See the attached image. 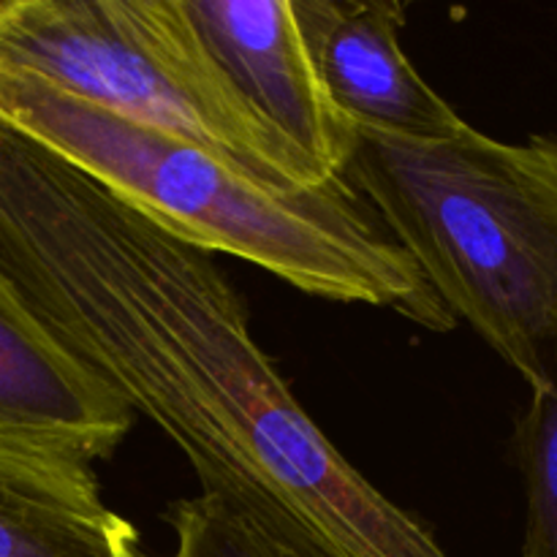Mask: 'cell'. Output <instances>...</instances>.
I'll list each match as a JSON object with an SVG mask.
<instances>
[{"mask_svg": "<svg viewBox=\"0 0 557 557\" xmlns=\"http://www.w3.org/2000/svg\"><path fill=\"white\" fill-rule=\"evenodd\" d=\"M0 261L52 335L188 457L201 495L326 557H451L299 406L212 253L3 123Z\"/></svg>", "mask_w": 557, "mask_h": 557, "instance_id": "6da1fadb", "label": "cell"}, {"mask_svg": "<svg viewBox=\"0 0 557 557\" xmlns=\"http://www.w3.org/2000/svg\"><path fill=\"white\" fill-rule=\"evenodd\" d=\"M0 123L207 253L248 261L313 297L392 310L422 330L457 326L411 256L343 177L315 188H270L196 141L131 123L16 71H0Z\"/></svg>", "mask_w": 557, "mask_h": 557, "instance_id": "7a4b0ae2", "label": "cell"}, {"mask_svg": "<svg viewBox=\"0 0 557 557\" xmlns=\"http://www.w3.org/2000/svg\"><path fill=\"white\" fill-rule=\"evenodd\" d=\"M444 308L531 392L557 379V134L520 145L462 125L444 139L357 128L337 174Z\"/></svg>", "mask_w": 557, "mask_h": 557, "instance_id": "3957f363", "label": "cell"}, {"mask_svg": "<svg viewBox=\"0 0 557 557\" xmlns=\"http://www.w3.org/2000/svg\"><path fill=\"white\" fill-rule=\"evenodd\" d=\"M0 71L196 141L270 188L332 180L234 90L183 0H0Z\"/></svg>", "mask_w": 557, "mask_h": 557, "instance_id": "277c9868", "label": "cell"}, {"mask_svg": "<svg viewBox=\"0 0 557 557\" xmlns=\"http://www.w3.org/2000/svg\"><path fill=\"white\" fill-rule=\"evenodd\" d=\"M136 413L74 357L0 261V473L76 506H107L96 462Z\"/></svg>", "mask_w": 557, "mask_h": 557, "instance_id": "5b68a950", "label": "cell"}, {"mask_svg": "<svg viewBox=\"0 0 557 557\" xmlns=\"http://www.w3.org/2000/svg\"><path fill=\"white\" fill-rule=\"evenodd\" d=\"M183 9L245 103L321 172L337 177L357 125L326 96L292 0H183Z\"/></svg>", "mask_w": 557, "mask_h": 557, "instance_id": "8992f818", "label": "cell"}, {"mask_svg": "<svg viewBox=\"0 0 557 557\" xmlns=\"http://www.w3.org/2000/svg\"><path fill=\"white\" fill-rule=\"evenodd\" d=\"M330 101L370 134L444 139L466 120L417 74L400 47L397 0H292Z\"/></svg>", "mask_w": 557, "mask_h": 557, "instance_id": "52a82bcc", "label": "cell"}, {"mask_svg": "<svg viewBox=\"0 0 557 557\" xmlns=\"http://www.w3.org/2000/svg\"><path fill=\"white\" fill-rule=\"evenodd\" d=\"M0 557H145L109 506H76L0 473Z\"/></svg>", "mask_w": 557, "mask_h": 557, "instance_id": "ba28073f", "label": "cell"}, {"mask_svg": "<svg viewBox=\"0 0 557 557\" xmlns=\"http://www.w3.org/2000/svg\"><path fill=\"white\" fill-rule=\"evenodd\" d=\"M515 460L528 500L522 557H557V379L522 408Z\"/></svg>", "mask_w": 557, "mask_h": 557, "instance_id": "9c48e42d", "label": "cell"}, {"mask_svg": "<svg viewBox=\"0 0 557 557\" xmlns=\"http://www.w3.org/2000/svg\"><path fill=\"white\" fill-rule=\"evenodd\" d=\"M166 522L174 533V549L161 557H326L283 542L212 495L177 500L169 506Z\"/></svg>", "mask_w": 557, "mask_h": 557, "instance_id": "30bf717a", "label": "cell"}]
</instances>
